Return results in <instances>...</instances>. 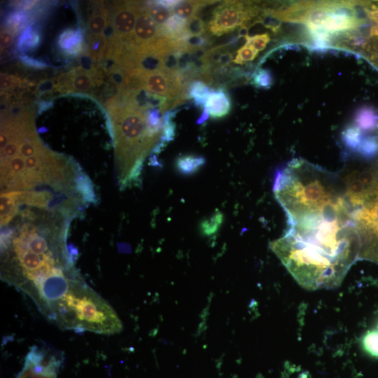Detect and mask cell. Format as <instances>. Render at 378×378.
I'll return each mask as SVG.
<instances>
[{
	"mask_svg": "<svg viewBox=\"0 0 378 378\" xmlns=\"http://www.w3.org/2000/svg\"><path fill=\"white\" fill-rule=\"evenodd\" d=\"M273 191L287 225L272 250L303 288L338 286L360 250L354 210L340 174L294 160L277 171Z\"/></svg>",
	"mask_w": 378,
	"mask_h": 378,
	"instance_id": "cell-1",
	"label": "cell"
},
{
	"mask_svg": "<svg viewBox=\"0 0 378 378\" xmlns=\"http://www.w3.org/2000/svg\"><path fill=\"white\" fill-rule=\"evenodd\" d=\"M258 13V8L250 3L238 1H225L212 12L206 24L207 31L212 35L220 36L245 25Z\"/></svg>",
	"mask_w": 378,
	"mask_h": 378,
	"instance_id": "cell-2",
	"label": "cell"
},
{
	"mask_svg": "<svg viewBox=\"0 0 378 378\" xmlns=\"http://www.w3.org/2000/svg\"><path fill=\"white\" fill-rule=\"evenodd\" d=\"M143 83L144 89L166 97L172 102V107L175 102H182L180 97L186 84L178 74H168L163 71H144Z\"/></svg>",
	"mask_w": 378,
	"mask_h": 378,
	"instance_id": "cell-3",
	"label": "cell"
},
{
	"mask_svg": "<svg viewBox=\"0 0 378 378\" xmlns=\"http://www.w3.org/2000/svg\"><path fill=\"white\" fill-rule=\"evenodd\" d=\"M139 3L126 1L118 4L110 15L114 30V38L127 42L132 41L138 14L141 9Z\"/></svg>",
	"mask_w": 378,
	"mask_h": 378,
	"instance_id": "cell-4",
	"label": "cell"
},
{
	"mask_svg": "<svg viewBox=\"0 0 378 378\" xmlns=\"http://www.w3.org/2000/svg\"><path fill=\"white\" fill-rule=\"evenodd\" d=\"M354 13L352 4L344 3L340 8L330 12L323 20L318 28L328 33L351 30L363 24Z\"/></svg>",
	"mask_w": 378,
	"mask_h": 378,
	"instance_id": "cell-5",
	"label": "cell"
},
{
	"mask_svg": "<svg viewBox=\"0 0 378 378\" xmlns=\"http://www.w3.org/2000/svg\"><path fill=\"white\" fill-rule=\"evenodd\" d=\"M160 27L149 15L146 7H141L133 33V41L138 48L146 47L162 37Z\"/></svg>",
	"mask_w": 378,
	"mask_h": 378,
	"instance_id": "cell-6",
	"label": "cell"
},
{
	"mask_svg": "<svg viewBox=\"0 0 378 378\" xmlns=\"http://www.w3.org/2000/svg\"><path fill=\"white\" fill-rule=\"evenodd\" d=\"M205 107L209 110L210 117L214 119L225 117L232 108L230 94L223 88L212 89L208 96Z\"/></svg>",
	"mask_w": 378,
	"mask_h": 378,
	"instance_id": "cell-7",
	"label": "cell"
},
{
	"mask_svg": "<svg viewBox=\"0 0 378 378\" xmlns=\"http://www.w3.org/2000/svg\"><path fill=\"white\" fill-rule=\"evenodd\" d=\"M211 90L204 81L196 79L189 82L184 87L181 97L183 100L192 99L196 107L204 108Z\"/></svg>",
	"mask_w": 378,
	"mask_h": 378,
	"instance_id": "cell-8",
	"label": "cell"
},
{
	"mask_svg": "<svg viewBox=\"0 0 378 378\" xmlns=\"http://www.w3.org/2000/svg\"><path fill=\"white\" fill-rule=\"evenodd\" d=\"M20 191L1 194V226L8 224L18 213Z\"/></svg>",
	"mask_w": 378,
	"mask_h": 378,
	"instance_id": "cell-9",
	"label": "cell"
},
{
	"mask_svg": "<svg viewBox=\"0 0 378 378\" xmlns=\"http://www.w3.org/2000/svg\"><path fill=\"white\" fill-rule=\"evenodd\" d=\"M92 73L80 71L76 74H66L67 90L77 92H87L93 86Z\"/></svg>",
	"mask_w": 378,
	"mask_h": 378,
	"instance_id": "cell-10",
	"label": "cell"
},
{
	"mask_svg": "<svg viewBox=\"0 0 378 378\" xmlns=\"http://www.w3.org/2000/svg\"><path fill=\"white\" fill-rule=\"evenodd\" d=\"M204 157L197 155H183L178 157L176 161V168L178 173L188 176L197 172L204 165Z\"/></svg>",
	"mask_w": 378,
	"mask_h": 378,
	"instance_id": "cell-11",
	"label": "cell"
},
{
	"mask_svg": "<svg viewBox=\"0 0 378 378\" xmlns=\"http://www.w3.org/2000/svg\"><path fill=\"white\" fill-rule=\"evenodd\" d=\"M188 20L175 15H172L166 22L160 27L162 36L170 39H177L186 32Z\"/></svg>",
	"mask_w": 378,
	"mask_h": 378,
	"instance_id": "cell-12",
	"label": "cell"
},
{
	"mask_svg": "<svg viewBox=\"0 0 378 378\" xmlns=\"http://www.w3.org/2000/svg\"><path fill=\"white\" fill-rule=\"evenodd\" d=\"M355 122L356 126L361 131H372L378 127V114L374 109L363 106L357 111Z\"/></svg>",
	"mask_w": 378,
	"mask_h": 378,
	"instance_id": "cell-13",
	"label": "cell"
},
{
	"mask_svg": "<svg viewBox=\"0 0 378 378\" xmlns=\"http://www.w3.org/2000/svg\"><path fill=\"white\" fill-rule=\"evenodd\" d=\"M109 21V14L103 8H97L92 14L88 22L89 37H96L103 34Z\"/></svg>",
	"mask_w": 378,
	"mask_h": 378,
	"instance_id": "cell-14",
	"label": "cell"
},
{
	"mask_svg": "<svg viewBox=\"0 0 378 378\" xmlns=\"http://www.w3.org/2000/svg\"><path fill=\"white\" fill-rule=\"evenodd\" d=\"M216 1H180L174 8L172 13L186 20L197 15L198 11L207 5Z\"/></svg>",
	"mask_w": 378,
	"mask_h": 378,
	"instance_id": "cell-15",
	"label": "cell"
},
{
	"mask_svg": "<svg viewBox=\"0 0 378 378\" xmlns=\"http://www.w3.org/2000/svg\"><path fill=\"white\" fill-rule=\"evenodd\" d=\"M82 36L79 31L68 30L64 31L59 41L61 48L71 55L80 52Z\"/></svg>",
	"mask_w": 378,
	"mask_h": 378,
	"instance_id": "cell-16",
	"label": "cell"
},
{
	"mask_svg": "<svg viewBox=\"0 0 378 378\" xmlns=\"http://www.w3.org/2000/svg\"><path fill=\"white\" fill-rule=\"evenodd\" d=\"M52 196L47 192L20 191V203L37 207H46Z\"/></svg>",
	"mask_w": 378,
	"mask_h": 378,
	"instance_id": "cell-17",
	"label": "cell"
},
{
	"mask_svg": "<svg viewBox=\"0 0 378 378\" xmlns=\"http://www.w3.org/2000/svg\"><path fill=\"white\" fill-rule=\"evenodd\" d=\"M355 152L365 160L375 158L378 155V137H363Z\"/></svg>",
	"mask_w": 378,
	"mask_h": 378,
	"instance_id": "cell-18",
	"label": "cell"
},
{
	"mask_svg": "<svg viewBox=\"0 0 378 378\" xmlns=\"http://www.w3.org/2000/svg\"><path fill=\"white\" fill-rule=\"evenodd\" d=\"M360 346L365 353L378 358V330H368L360 339Z\"/></svg>",
	"mask_w": 378,
	"mask_h": 378,
	"instance_id": "cell-19",
	"label": "cell"
},
{
	"mask_svg": "<svg viewBox=\"0 0 378 378\" xmlns=\"http://www.w3.org/2000/svg\"><path fill=\"white\" fill-rule=\"evenodd\" d=\"M362 131L356 125L347 127L342 133V140L347 149L355 151L363 139Z\"/></svg>",
	"mask_w": 378,
	"mask_h": 378,
	"instance_id": "cell-20",
	"label": "cell"
},
{
	"mask_svg": "<svg viewBox=\"0 0 378 378\" xmlns=\"http://www.w3.org/2000/svg\"><path fill=\"white\" fill-rule=\"evenodd\" d=\"M181 48L183 47L170 49L164 53L162 71L168 74H178V52Z\"/></svg>",
	"mask_w": 378,
	"mask_h": 378,
	"instance_id": "cell-21",
	"label": "cell"
},
{
	"mask_svg": "<svg viewBox=\"0 0 378 378\" xmlns=\"http://www.w3.org/2000/svg\"><path fill=\"white\" fill-rule=\"evenodd\" d=\"M146 9L151 18L160 27H162L166 22L172 13V10L161 6L157 1L148 4Z\"/></svg>",
	"mask_w": 378,
	"mask_h": 378,
	"instance_id": "cell-22",
	"label": "cell"
},
{
	"mask_svg": "<svg viewBox=\"0 0 378 378\" xmlns=\"http://www.w3.org/2000/svg\"><path fill=\"white\" fill-rule=\"evenodd\" d=\"M46 148L37 138L31 141H24L20 144L18 155L23 158H28L43 152Z\"/></svg>",
	"mask_w": 378,
	"mask_h": 378,
	"instance_id": "cell-23",
	"label": "cell"
},
{
	"mask_svg": "<svg viewBox=\"0 0 378 378\" xmlns=\"http://www.w3.org/2000/svg\"><path fill=\"white\" fill-rule=\"evenodd\" d=\"M251 83L256 88L269 89L273 84L272 74L268 69H259L253 74Z\"/></svg>",
	"mask_w": 378,
	"mask_h": 378,
	"instance_id": "cell-24",
	"label": "cell"
},
{
	"mask_svg": "<svg viewBox=\"0 0 378 378\" xmlns=\"http://www.w3.org/2000/svg\"><path fill=\"white\" fill-rule=\"evenodd\" d=\"M223 221L220 211H216L210 218L205 219L200 225L202 233L209 236L216 232Z\"/></svg>",
	"mask_w": 378,
	"mask_h": 378,
	"instance_id": "cell-25",
	"label": "cell"
},
{
	"mask_svg": "<svg viewBox=\"0 0 378 378\" xmlns=\"http://www.w3.org/2000/svg\"><path fill=\"white\" fill-rule=\"evenodd\" d=\"M179 41L189 50L206 49L210 43L209 38L204 35L190 36L188 34Z\"/></svg>",
	"mask_w": 378,
	"mask_h": 378,
	"instance_id": "cell-26",
	"label": "cell"
},
{
	"mask_svg": "<svg viewBox=\"0 0 378 378\" xmlns=\"http://www.w3.org/2000/svg\"><path fill=\"white\" fill-rule=\"evenodd\" d=\"M258 52L254 50L251 46L245 43L237 50L233 63L236 64H244L246 62L253 60L258 55Z\"/></svg>",
	"mask_w": 378,
	"mask_h": 378,
	"instance_id": "cell-27",
	"label": "cell"
},
{
	"mask_svg": "<svg viewBox=\"0 0 378 378\" xmlns=\"http://www.w3.org/2000/svg\"><path fill=\"white\" fill-rule=\"evenodd\" d=\"M206 29L205 22L198 15L188 20L186 25V32L190 36L204 35Z\"/></svg>",
	"mask_w": 378,
	"mask_h": 378,
	"instance_id": "cell-28",
	"label": "cell"
},
{
	"mask_svg": "<svg viewBox=\"0 0 378 378\" xmlns=\"http://www.w3.org/2000/svg\"><path fill=\"white\" fill-rule=\"evenodd\" d=\"M246 44L251 46L257 52L264 50L270 40L267 33L256 34L253 36L248 35L245 37Z\"/></svg>",
	"mask_w": 378,
	"mask_h": 378,
	"instance_id": "cell-29",
	"label": "cell"
},
{
	"mask_svg": "<svg viewBox=\"0 0 378 378\" xmlns=\"http://www.w3.org/2000/svg\"><path fill=\"white\" fill-rule=\"evenodd\" d=\"M39 43V36L34 31L29 28L22 35L18 46L20 48H31L37 46Z\"/></svg>",
	"mask_w": 378,
	"mask_h": 378,
	"instance_id": "cell-30",
	"label": "cell"
},
{
	"mask_svg": "<svg viewBox=\"0 0 378 378\" xmlns=\"http://www.w3.org/2000/svg\"><path fill=\"white\" fill-rule=\"evenodd\" d=\"M20 143L18 141H10L4 148L1 150V161L10 160L18 155Z\"/></svg>",
	"mask_w": 378,
	"mask_h": 378,
	"instance_id": "cell-31",
	"label": "cell"
},
{
	"mask_svg": "<svg viewBox=\"0 0 378 378\" xmlns=\"http://www.w3.org/2000/svg\"><path fill=\"white\" fill-rule=\"evenodd\" d=\"M15 34L9 29L3 30L1 33V48H7L13 43Z\"/></svg>",
	"mask_w": 378,
	"mask_h": 378,
	"instance_id": "cell-32",
	"label": "cell"
},
{
	"mask_svg": "<svg viewBox=\"0 0 378 378\" xmlns=\"http://www.w3.org/2000/svg\"><path fill=\"white\" fill-rule=\"evenodd\" d=\"M14 83L13 78L10 76L1 74V90H8L10 88Z\"/></svg>",
	"mask_w": 378,
	"mask_h": 378,
	"instance_id": "cell-33",
	"label": "cell"
},
{
	"mask_svg": "<svg viewBox=\"0 0 378 378\" xmlns=\"http://www.w3.org/2000/svg\"><path fill=\"white\" fill-rule=\"evenodd\" d=\"M156 1L161 6L165 7L166 8L172 11L174 9V8L180 2V1H176V0Z\"/></svg>",
	"mask_w": 378,
	"mask_h": 378,
	"instance_id": "cell-34",
	"label": "cell"
},
{
	"mask_svg": "<svg viewBox=\"0 0 378 378\" xmlns=\"http://www.w3.org/2000/svg\"><path fill=\"white\" fill-rule=\"evenodd\" d=\"M209 117L210 115L209 110L206 107H204L200 117L197 120L196 122L198 125H201L205 121H206Z\"/></svg>",
	"mask_w": 378,
	"mask_h": 378,
	"instance_id": "cell-35",
	"label": "cell"
},
{
	"mask_svg": "<svg viewBox=\"0 0 378 378\" xmlns=\"http://www.w3.org/2000/svg\"><path fill=\"white\" fill-rule=\"evenodd\" d=\"M370 35L378 37V24L372 27L370 29Z\"/></svg>",
	"mask_w": 378,
	"mask_h": 378,
	"instance_id": "cell-36",
	"label": "cell"
},
{
	"mask_svg": "<svg viewBox=\"0 0 378 378\" xmlns=\"http://www.w3.org/2000/svg\"><path fill=\"white\" fill-rule=\"evenodd\" d=\"M376 330H378V319H377V321L376 322Z\"/></svg>",
	"mask_w": 378,
	"mask_h": 378,
	"instance_id": "cell-37",
	"label": "cell"
}]
</instances>
